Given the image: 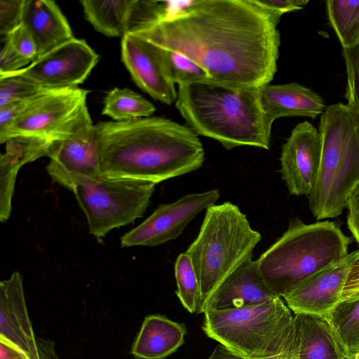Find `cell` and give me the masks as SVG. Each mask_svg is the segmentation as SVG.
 <instances>
[{
    "instance_id": "cell-1",
    "label": "cell",
    "mask_w": 359,
    "mask_h": 359,
    "mask_svg": "<svg viewBox=\"0 0 359 359\" xmlns=\"http://www.w3.org/2000/svg\"><path fill=\"white\" fill-rule=\"evenodd\" d=\"M278 24L250 0H194L182 14L130 33L184 55L212 81L260 88L277 71Z\"/></svg>"
},
{
    "instance_id": "cell-2",
    "label": "cell",
    "mask_w": 359,
    "mask_h": 359,
    "mask_svg": "<svg viewBox=\"0 0 359 359\" xmlns=\"http://www.w3.org/2000/svg\"><path fill=\"white\" fill-rule=\"evenodd\" d=\"M101 172L156 184L200 168L205 151L191 128L168 118L145 117L95 125Z\"/></svg>"
},
{
    "instance_id": "cell-3",
    "label": "cell",
    "mask_w": 359,
    "mask_h": 359,
    "mask_svg": "<svg viewBox=\"0 0 359 359\" xmlns=\"http://www.w3.org/2000/svg\"><path fill=\"white\" fill-rule=\"evenodd\" d=\"M176 107L196 134L218 141L227 150L269 149L271 128L261 106L259 88L210 79L180 85Z\"/></svg>"
},
{
    "instance_id": "cell-4",
    "label": "cell",
    "mask_w": 359,
    "mask_h": 359,
    "mask_svg": "<svg viewBox=\"0 0 359 359\" xmlns=\"http://www.w3.org/2000/svg\"><path fill=\"white\" fill-rule=\"evenodd\" d=\"M351 242L333 222L306 224L294 218L257 260L267 286L283 297L310 276L344 259Z\"/></svg>"
},
{
    "instance_id": "cell-5",
    "label": "cell",
    "mask_w": 359,
    "mask_h": 359,
    "mask_svg": "<svg viewBox=\"0 0 359 359\" xmlns=\"http://www.w3.org/2000/svg\"><path fill=\"white\" fill-rule=\"evenodd\" d=\"M318 131L322 156L309 207L317 220L339 216L359 185V114L348 103L329 105Z\"/></svg>"
},
{
    "instance_id": "cell-6",
    "label": "cell",
    "mask_w": 359,
    "mask_h": 359,
    "mask_svg": "<svg viewBox=\"0 0 359 359\" xmlns=\"http://www.w3.org/2000/svg\"><path fill=\"white\" fill-rule=\"evenodd\" d=\"M240 208L229 201L206 209L199 233L185 252L198 280L202 304L238 267L261 241Z\"/></svg>"
},
{
    "instance_id": "cell-7",
    "label": "cell",
    "mask_w": 359,
    "mask_h": 359,
    "mask_svg": "<svg viewBox=\"0 0 359 359\" xmlns=\"http://www.w3.org/2000/svg\"><path fill=\"white\" fill-rule=\"evenodd\" d=\"M207 337L243 357L263 358L283 352L295 335L294 315L282 297L226 310H208Z\"/></svg>"
},
{
    "instance_id": "cell-8",
    "label": "cell",
    "mask_w": 359,
    "mask_h": 359,
    "mask_svg": "<svg viewBox=\"0 0 359 359\" xmlns=\"http://www.w3.org/2000/svg\"><path fill=\"white\" fill-rule=\"evenodd\" d=\"M156 184L102 174L81 180L74 193L87 219L89 232L97 238L111 230L133 223L150 204Z\"/></svg>"
},
{
    "instance_id": "cell-9",
    "label": "cell",
    "mask_w": 359,
    "mask_h": 359,
    "mask_svg": "<svg viewBox=\"0 0 359 359\" xmlns=\"http://www.w3.org/2000/svg\"><path fill=\"white\" fill-rule=\"evenodd\" d=\"M89 93L79 87L47 90L0 130L1 144L16 136L33 137L52 143L67 139L92 121L86 104Z\"/></svg>"
},
{
    "instance_id": "cell-10",
    "label": "cell",
    "mask_w": 359,
    "mask_h": 359,
    "mask_svg": "<svg viewBox=\"0 0 359 359\" xmlns=\"http://www.w3.org/2000/svg\"><path fill=\"white\" fill-rule=\"evenodd\" d=\"M100 55L83 39H72L53 48L14 74L43 89L77 88L90 75Z\"/></svg>"
},
{
    "instance_id": "cell-11",
    "label": "cell",
    "mask_w": 359,
    "mask_h": 359,
    "mask_svg": "<svg viewBox=\"0 0 359 359\" xmlns=\"http://www.w3.org/2000/svg\"><path fill=\"white\" fill-rule=\"evenodd\" d=\"M219 195L217 189H211L160 205L143 222L121 237V246L153 247L176 239L198 214L215 204Z\"/></svg>"
},
{
    "instance_id": "cell-12",
    "label": "cell",
    "mask_w": 359,
    "mask_h": 359,
    "mask_svg": "<svg viewBox=\"0 0 359 359\" xmlns=\"http://www.w3.org/2000/svg\"><path fill=\"white\" fill-rule=\"evenodd\" d=\"M48 158L46 171L52 181L71 191L81 180L100 176L99 144L93 121L56 142Z\"/></svg>"
},
{
    "instance_id": "cell-13",
    "label": "cell",
    "mask_w": 359,
    "mask_h": 359,
    "mask_svg": "<svg viewBox=\"0 0 359 359\" xmlns=\"http://www.w3.org/2000/svg\"><path fill=\"white\" fill-rule=\"evenodd\" d=\"M322 156V137L310 122L298 123L282 146V180L289 193L309 196L316 184Z\"/></svg>"
},
{
    "instance_id": "cell-14",
    "label": "cell",
    "mask_w": 359,
    "mask_h": 359,
    "mask_svg": "<svg viewBox=\"0 0 359 359\" xmlns=\"http://www.w3.org/2000/svg\"><path fill=\"white\" fill-rule=\"evenodd\" d=\"M121 47L122 62L140 88L162 103L176 102L177 93L166 73L163 48L130 32L122 36Z\"/></svg>"
},
{
    "instance_id": "cell-15",
    "label": "cell",
    "mask_w": 359,
    "mask_h": 359,
    "mask_svg": "<svg viewBox=\"0 0 359 359\" xmlns=\"http://www.w3.org/2000/svg\"><path fill=\"white\" fill-rule=\"evenodd\" d=\"M359 249L342 260L310 276L282 298L293 314L328 316L341 301L348 275Z\"/></svg>"
},
{
    "instance_id": "cell-16",
    "label": "cell",
    "mask_w": 359,
    "mask_h": 359,
    "mask_svg": "<svg viewBox=\"0 0 359 359\" xmlns=\"http://www.w3.org/2000/svg\"><path fill=\"white\" fill-rule=\"evenodd\" d=\"M0 338L27 353L32 359L55 357L53 347L39 344L29 317L21 274L15 271L0 283Z\"/></svg>"
},
{
    "instance_id": "cell-17",
    "label": "cell",
    "mask_w": 359,
    "mask_h": 359,
    "mask_svg": "<svg viewBox=\"0 0 359 359\" xmlns=\"http://www.w3.org/2000/svg\"><path fill=\"white\" fill-rule=\"evenodd\" d=\"M86 19L95 30L109 36H123L135 28L161 19V1L82 0Z\"/></svg>"
},
{
    "instance_id": "cell-18",
    "label": "cell",
    "mask_w": 359,
    "mask_h": 359,
    "mask_svg": "<svg viewBox=\"0 0 359 359\" xmlns=\"http://www.w3.org/2000/svg\"><path fill=\"white\" fill-rule=\"evenodd\" d=\"M278 297L266 284L257 260L249 259L231 273L201 305L198 313L262 304Z\"/></svg>"
},
{
    "instance_id": "cell-19",
    "label": "cell",
    "mask_w": 359,
    "mask_h": 359,
    "mask_svg": "<svg viewBox=\"0 0 359 359\" xmlns=\"http://www.w3.org/2000/svg\"><path fill=\"white\" fill-rule=\"evenodd\" d=\"M259 100L267 124L281 117L306 116L313 119L325 109L323 98L297 83L266 84L259 88Z\"/></svg>"
},
{
    "instance_id": "cell-20",
    "label": "cell",
    "mask_w": 359,
    "mask_h": 359,
    "mask_svg": "<svg viewBox=\"0 0 359 359\" xmlns=\"http://www.w3.org/2000/svg\"><path fill=\"white\" fill-rule=\"evenodd\" d=\"M0 156V220L6 222L11 212L15 180L20 168L27 163L51 154L55 144L33 137L16 136L6 142Z\"/></svg>"
},
{
    "instance_id": "cell-21",
    "label": "cell",
    "mask_w": 359,
    "mask_h": 359,
    "mask_svg": "<svg viewBox=\"0 0 359 359\" xmlns=\"http://www.w3.org/2000/svg\"><path fill=\"white\" fill-rule=\"evenodd\" d=\"M22 25L34 40L37 57L74 37L67 18L51 0H25Z\"/></svg>"
},
{
    "instance_id": "cell-22",
    "label": "cell",
    "mask_w": 359,
    "mask_h": 359,
    "mask_svg": "<svg viewBox=\"0 0 359 359\" xmlns=\"http://www.w3.org/2000/svg\"><path fill=\"white\" fill-rule=\"evenodd\" d=\"M293 315L299 359H351L328 316Z\"/></svg>"
},
{
    "instance_id": "cell-23",
    "label": "cell",
    "mask_w": 359,
    "mask_h": 359,
    "mask_svg": "<svg viewBox=\"0 0 359 359\" xmlns=\"http://www.w3.org/2000/svg\"><path fill=\"white\" fill-rule=\"evenodd\" d=\"M187 329L184 324L155 314L145 317L132 346L136 359H163L183 344Z\"/></svg>"
},
{
    "instance_id": "cell-24",
    "label": "cell",
    "mask_w": 359,
    "mask_h": 359,
    "mask_svg": "<svg viewBox=\"0 0 359 359\" xmlns=\"http://www.w3.org/2000/svg\"><path fill=\"white\" fill-rule=\"evenodd\" d=\"M155 110L154 104L137 93L116 87L106 95L102 114L124 122L149 117Z\"/></svg>"
},
{
    "instance_id": "cell-25",
    "label": "cell",
    "mask_w": 359,
    "mask_h": 359,
    "mask_svg": "<svg viewBox=\"0 0 359 359\" xmlns=\"http://www.w3.org/2000/svg\"><path fill=\"white\" fill-rule=\"evenodd\" d=\"M326 9L342 48L359 46V0H328Z\"/></svg>"
},
{
    "instance_id": "cell-26",
    "label": "cell",
    "mask_w": 359,
    "mask_h": 359,
    "mask_svg": "<svg viewBox=\"0 0 359 359\" xmlns=\"http://www.w3.org/2000/svg\"><path fill=\"white\" fill-rule=\"evenodd\" d=\"M328 318L351 358L359 352V297L341 300Z\"/></svg>"
},
{
    "instance_id": "cell-27",
    "label": "cell",
    "mask_w": 359,
    "mask_h": 359,
    "mask_svg": "<svg viewBox=\"0 0 359 359\" xmlns=\"http://www.w3.org/2000/svg\"><path fill=\"white\" fill-rule=\"evenodd\" d=\"M175 276V293L181 304L191 313L198 311L202 303L201 288L191 259L185 252L176 259Z\"/></svg>"
},
{
    "instance_id": "cell-28",
    "label": "cell",
    "mask_w": 359,
    "mask_h": 359,
    "mask_svg": "<svg viewBox=\"0 0 359 359\" xmlns=\"http://www.w3.org/2000/svg\"><path fill=\"white\" fill-rule=\"evenodd\" d=\"M167 75L170 81L183 85L210 79L206 71L184 55L163 49Z\"/></svg>"
},
{
    "instance_id": "cell-29",
    "label": "cell",
    "mask_w": 359,
    "mask_h": 359,
    "mask_svg": "<svg viewBox=\"0 0 359 359\" xmlns=\"http://www.w3.org/2000/svg\"><path fill=\"white\" fill-rule=\"evenodd\" d=\"M43 89L32 81L14 74H0V108L37 95Z\"/></svg>"
},
{
    "instance_id": "cell-30",
    "label": "cell",
    "mask_w": 359,
    "mask_h": 359,
    "mask_svg": "<svg viewBox=\"0 0 359 359\" xmlns=\"http://www.w3.org/2000/svg\"><path fill=\"white\" fill-rule=\"evenodd\" d=\"M346 70L345 98L359 114V46L342 48Z\"/></svg>"
},
{
    "instance_id": "cell-31",
    "label": "cell",
    "mask_w": 359,
    "mask_h": 359,
    "mask_svg": "<svg viewBox=\"0 0 359 359\" xmlns=\"http://www.w3.org/2000/svg\"><path fill=\"white\" fill-rule=\"evenodd\" d=\"M25 0H0V34L4 36L22 25Z\"/></svg>"
},
{
    "instance_id": "cell-32",
    "label": "cell",
    "mask_w": 359,
    "mask_h": 359,
    "mask_svg": "<svg viewBox=\"0 0 359 359\" xmlns=\"http://www.w3.org/2000/svg\"><path fill=\"white\" fill-rule=\"evenodd\" d=\"M4 41L24 58L32 62L37 57L34 40L24 25H21L5 36Z\"/></svg>"
},
{
    "instance_id": "cell-33",
    "label": "cell",
    "mask_w": 359,
    "mask_h": 359,
    "mask_svg": "<svg viewBox=\"0 0 359 359\" xmlns=\"http://www.w3.org/2000/svg\"><path fill=\"white\" fill-rule=\"evenodd\" d=\"M251 2L269 15L277 23L286 13L302 9L309 0H250Z\"/></svg>"
},
{
    "instance_id": "cell-34",
    "label": "cell",
    "mask_w": 359,
    "mask_h": 359,
    "mask_svg": "<svg viewBox=\"0 0 359 359\" xmlns=\"http://www.w3.org/2000/svg\"><path fill=\"white\" fill-rule=\"evenodd\" d=\"M208 359H299L296 332L288 346L283 352L273 356L263 358H245L219 345Z\"/></svg>"
},
{
    "instance_id": "cell-35",
    "label": "cell",
    "mask_w": 359,
    "mask_h": 359,
    "mask_svg": "<svg viewBox=\"0 0 359 359\" xmlns=\"http://www.w3.org/2000/svg\"><path fill=\"white\" fill-rule=\"evenodd\" d=\"M31 61L19 55L7 43L1 48L0 53V74L15 72L29 65Z\"/></svg>"
},
{
    "instance_id": "cell-36",
    "label": "cell",
    "mask_w": 359,
    "mask_h": 359,
    "mask_svg": "<svg viewBox=\"0 0 359 359\" xmlns=\"http://www.w3.org/2000/svg\"><path fill=\"white\" fill-rule=\"evenodd\" d=\"M46 90L45 91H46ZM18 102L9 104L0 108V130L6 127L18 116L23 112L32 103H33L42 93Z\"/></svg>"
},
{
    "instance_id": "cell-37",
    "label": "cell",
    "mask_w": 359,
    "mask_h": 359,
    "mask_svg": "<svg viewBox=\"0 0 359 359\" xmlns=\"http://www.w3.org/2000/svg\"><path fill=\"white\" fill-rule=\"evenodd\" d=\"M346 207L348 210L347 225L359 245V185L348 197Z\"/></svg>"
},
{
    "instance_id": "cell-38",
    "label": "cell",
    "mask_w": 359,
    "mask_h": 359,
    "mask_svg": "<svg viewBox=\"0 0 359 359\" xmlns=\"http://www.w3.org/2000/svg\"><path fill=\"white\" fill-rule=\"evenodd\" d=\"M359 297V255L355 259L345 283L341 300Z\"/></svg>"
},
{
    "instance_id": "cell-39",
    "label": "cell",
    "mask_w": 359,
    "mask_h": 359,
    "mask_svg": "<svg viewBox=\"0 0 359 359\" xmlns=\"http://www.w3.org/2000/svg\"><path fill=\"white\" fill-rule=\"evenodd\" d=\"M0 359H32L27 353L0 338Z\"/></svg>"
},
{
    "instance_id": "cell-40",
    "label": "cell",
    "mask_w": 359,
    "mask_h": 359,
    "mask_svg": "<svg viewBox=\"0 0 359 359\" xmlns=\"http://www.w3.org/2000/svg\"><path fill=\"white\" fill-rule=\"evenodd\" d=\"M351 359H359V352L351 357Z\"/></svg>"
}]
</instances>
